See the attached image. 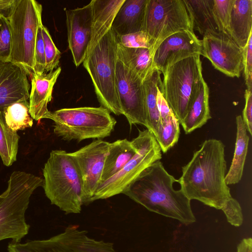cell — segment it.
<instances>
[{
  "mask_svg": "<svg viewBox=\"0 0 252 252\" xmlns=\"http://www.w3.org/2000/svg\"><path fill=\"white\" fill-rule=\"evenodd\" d=\"M178 180L180 189L190 200H197L224 214L227 221L239 227L243 215L238 201L233 198L225 182L226 162L224 145L216 139L205 140L190 160L182 168Z\"/></svg>",
  "mask_w": 252,
  "mask_h": 252,
  "instance_id": "6da1fadb",
  "label": "cell"
},
{
  "mask_svg": "<svg viewBox=\"0 0 252 252\" xmlns=\"http://www.w3.org/2000/svg\"><path fill=\"white\" fill-rule=\"evenodd\" d=\"M177 181L158 160L145 169L123 194L151 212L190 224L196 221L190 200L180 189H174L173 185Z\"/></svg>",
  "mask_w": 252,
  "mask_h": 252,
  "instance_id": "7a4b0ae2",
  "label": "cell"
},
{
  "mask_svg": "<svg viewBox=\"0 0 252 252\" xmlns=\"http://www.w3.org/2000/svg\"><path fill=\"white\" fill-rule=\"evenodd\" d=\"M43 188L52 204L66 214H79L84 205L82 178L69 155L63 150H53L43 168Z\"/></svg>",
  "mask_w": 252,
  "mask_h": 252,
  "instance_id": "3957f363",
  "label": "cell"
},
{
  "mask_svg": "<svg viewBox=\"0 0 252 252\" xmlns=\"http://www.w3.org/2000/svg\"><path fill=\"white\" fill-rule=\"evenodd\" d=\"M43 179L24 171H14L6 189L0 194V241L20 242L29 232L25 213L33 191L43 187Z\"/></svg>",
  "mask_w": 252,
  "mask_h": 252,
  "instance_id": "277c9868",
  "label": "cell"
},
{
  "mask_svg": "<svg viewBox=\"0 0 252 252\" xmlns=\"http://www.w3.org/2000/svg\"><path fill=\"white\" fill-rule=\"evenodd\" d=\"M42 6L34 0H14L7 16L11 35L9 62L27 74L34 73V50L42 22Z\"/></svg>",
  "mask_w": 252,
  "mask_h": 252,
  "instance_id": "5b68a950",
  "label": "cell"
},
{
  "mask_svg": "<svg viewBox=\"0 0 252 252\" xmlns=\"http://www.w3.org/2000/svg\"><path fill=\"white\" fill-rule=\"evenodd\" d=\"M54 122V133L65 141L101 139L113 131L116 121L100 106L63 108L49 111L46 117Z\"/></svg>",
  "mask_w": 252,
  "mask_h": 252,
  "instance_id": "8992f818",
  "label": "cell"
},
{
  "mask_svg": "<svg viewBox=\"0 0 252 252\" xmlns=\"http://www.w3.org/2000/svg\"><path fill=\"white\" fill-rule=\"evenodd\" d=\"M116 35L111 29L83 62L101 106L116 115H123L116 88Z\"/></svg>",
  "mask_w": 252,
  "mask_h": 252,
  "instance_id": "52a82bcc",
  "label": "cell"
},
{
  "mask_svg": "<svg viewBox=\"0 0 252 252\" xmlns=\"http://www.w3.org/2000/svg\"><path fill=\"white\" fill-rule=\"evenodd\" d=\"M200 56L178 61L162 73L163 95L180 124L186 116L203 78Z\"/></svg>",
  "mask_w": 252,
  "mask_h": 252,
  "instance_id": "ba28073f",
  "label": "cell"
},
{
  "mask_svg": "<svg viewBox=\"0 0 252 252\" xmlns=\"http://www.w3.org/2000/svg\"><path fill=\"white\" fill-rule=\"evenodd\" d=\"M131 141L135 149V154L118 172L99 184L92 202L124 193L145 169L161 158L160 147L148 129L139 130L138 136Z\"/></svg>",
  "mask_w": 252,
  "mask_h": 252,
  "instance_id": "9c48e42d",
  "label": "cell"
},
{
  "mask_svg": "<svg viewBox=\"0 0 252 252\" xmlns=\"http://www.w3.org/2000/svg\"><path fill=\"white\" fill-rule=\"evenodd\" d=\"M185 30L194 32L184 0H148L143 31L151 39L152 57L164 39Z\"/></svg>",
  "mask_w": 252,
  "mask_h": 252,
  "instance_id": "30bf717a",
  "label": "cell"
},
{
  "mask_svg": "<svg viewBox=\"0 0 252 252\" xmlns=\"http://www.w3.org/2000/svg\"><path fill=\"white\" fill-rule=\"evenodd\" d=\"M8 252H117L114 244L90 237L77 225H68L63 232L44 240L9 243Z\"/></svg>",
  "mask_w": 252,
  "mask_h": 252,
  "instance_id": "8fae6325",
  "label": "cell"
},
{
  "mask_svg": "<svg viewBox=\"0 0 252 252\" xmlns=\"http://www.w3.org/2000/svg\"><path fill=\"white\" fill-rule=\"evenodd\" d=\"M201 55L226 75L239 78L243 69V49L229 35L221 32L208 33L201 40Z\"/></svg>",
  "mask_w": 252,
  "mask_h": 252,
  "instance_id": "7c38bea8",
  "label": "cell"
},
{
  "mask_svg": "<svg viewBox=\"0 0 252 252\" xmlns=\"http://www.w3.org/2000/svg\"><path fill=\"white\" fill-rule=\"evenodd\" d=\"M116 88L123 115L126 118L130 127L138 124L147 128L143 81L118 58Z\"/></svg>",
  "mask_w": 252,
  "mask_h": 252,
  "instance_id": "4fadbf2b",
  "label": "cell"
},
{
  "mask_svg": "<svg viewBox=\"0 0 252 252\" xmlns=\"http://www.w3.org/2000/svg\"><path fill=\"white\" fill-rule=\"evenodd\" d=\"M110 143L97 139L74 152L69 153L80 174L83 185L84 205L92 198L101 180Z\"/></svg>",
  "mask_w": 252,
  "mask_h": 252,
  "instance_id": "5bb4252c",
  "label": "cell"
},
{
  "mask_svg": "<svg viewBox=\"0 0 252 252\" xmlns=\"http://www.w3.org/2000/svg\"><path fill=\"white\" fill-rule=\"evenodd\" d=\"M202 43L193 32L185 30L164 39L153 54L154 68L163 73L175 62L189 57L201 55Z\"/></svg>",
  "mask_w": 252,
  "mask_h": 252,
  "instance_id": "9a60e30c",
  "label": "cell"
},
{
  "mask_svg": "<svg viewBox=\"0 0 252 252\" xmlns=\"http://www.w3.org/2000/svg\"><path fill=\"white\" fill-rule=\"evenodd\" d=\"M68 47L73 63L78 67L84 61L92 35L91 3L65 11Z\"/></svg>",
  "mask_w": 252,
  "mask_h": 252,
  "instance_id": "2e32d148",
  "label": "cell"
},
{
  "mask_svg": "<svg viewBox=\"0 0 252 252\" xmlns=\"http://www.w3.org/2000/svg\"><path fill=\"white\" fill-rule=\"evenodd\" d=\"M31 85L26 73L10 62L0 63V109L29 98Z\"/></svg>",
  "mask_w": 252,
  "mask_h": 252,
  "instance_id": "e0dca14e",
  "label": "cell"
},
{
  "mask_svg": "<svg viewBox=\"0 0 252 252\" xmlns=\"http://www.w3.org/2000/svg\"><path fill=\"white\" fill-rule=\"evenodd\" d=\"M61 67L42 74L33 73L31 77V90L29 96V113L32 118L39 121L49 112L48 103L52 99L54 86L61 72Z\"/></svg>",
  "mask_w": 252,
  "mask_h": 252,
  "instance_id": "ac0fdd59",
  "label": "cell"
},
{
  "mask_svg": "<svg viewBox=\"0 0 252 252\" xmlns=\"http://www.w3.org/2000/svg\"><path fill=\"white\" fill-rule=\"evenodd\" d=\"M125 0H92V35L86 56L111 30L114 18Z\"/></svg>",
  "mask_w": 252,
  "mask_h": 252,
  "instance_id": "d6986e66",
  "label": "cell"
},
{
  "mask_svg": "<svg viewBox=\"0 0 252 252\" xmlns=\"http://www.w3.org/2000/svg\"><path fill=\"white\" fill-rule=\"evenodd\" d=\"M148 0H125L117 13L111 29L117 35L143 31Z\"/></svg>",
  "mask_w": 252,
  "mask_h": 252,
  "instance_id": "ffe728a7",
  "label": "cell"
},
{
  "mask_svg": "<svg viewBox=\"0 0 252 252\" xmlns=\"http://www.w3.org/2000/svg\"><path fill=\"white\" fill-rule=\"evenodd\" d=\"M228 34L242 49L252 35V0H234Z\"/></svg>",
  "mask_w": 252,
  "mask_h": 252,
  "instance_id": "44dd1931",
  "label": "cell"
},
{
  "mask_svg": "<svg viewBox=\"0 0 252 252\" xmlns=\"http://www.w3.org/2000/svg\"><path fill=\"white\" fill-rule=\"evenodd\" d=\"M117 58L132 73L143 81L155 68L150 49L128 48L117 43Z\"/></svg>",
  "mask_w": 252,
  "mask_h": 252,
  "instance_id": "7402d4cb",
  "label": "cell"
},
{
  "mask_svg": "<svg viewBox=\"0 0 252 252\" xmlns=\"http://www.w3.org/2000/svg\"><path fill=\"white\" fill-rule=\"evenodd\" d=\"M209 98V87L203 78L186 116L180 123L186 134L202 127L211 119Z\"/></svg>",
  "mask_w": 252,
  "mask_h": 252,
  "instance_id": "603a6c76",
  "label": "cell"
},
{
  "mask_svg": "<svg viewBox=\"0 0 252 252\" xmlns=\"http://www.w3.org/2000/svg\"><path fill=\"white\" fill-rule=\"evenodd\" d=\"M193 31L203 36L219 32L213 13V0H184Z\"/></svg>",
  "mask_w": 252,
  "mask_h": 252,
  "instance_id": "cb8c5ba5",
  "label": "cell"
},
{
  "mask_svg": "<svg viewBox=\"0 0 252 252\" xmlns=\"http://www.w3.org/2000/svg\"><path fill=\"white\" fill-rule=\"evenodd\" d=\"M135 153V149L131 141L124 139L110 143L100 184L118 172L133 157Z\"/></svg>",
  "mask_w": 252,
  "mask_h": 252,
  "instance_id": "d4e9b609",
  "label": "cell"
},
{
  "mask_svg": "<svg viewBox=\"0 0 252 252\" xmlns=\"http://www.w3.org/2000/svg\"><path fill=\"white\" fill-rule=\"evenodd\" d=\"M161 72L155 68L152 73L143 81L144 105L147 124V129L156 135L160 120L157 107V93L162 85Z\"/></svg>",
  "mask_w": 252,
  "mask_h": 252,
  "instance_id": "484cf974",
  "label": "cell"
},
{
  "mask_svg": "<svg viewBox=\"0 0 252 252\" xmlns=\"http://www.w3.org/2000/svg\"><path fill=\"white\" fill-rule=\"evenodd\" d=\"M237 134L235 150L228 172L225 177L227 185L238 183L241 180L248 151L249 136L242 116L236 117Z\"/></svg>",
  "mask_w": 252,
  "mask_h": 252,
  "instance_id": "4316f807",
  "label": "cell"
},
{
  "mask_svg": "<svg viewBox=\"0 0 252 252\" xmlns=\"http://www.w3.org/2000/svg\"><path fill=\"white\" fill-rule=\"evenodd\" d=\"M3 110L0 109V156L3 163L9 166L16 160L20 136L6 125Z\"/></svg>",
  "mask_w": 252,
  "mask_h": 252,
  "instance_id": "83f0119b",
  "label": "cell"
},
{
  "mask_svg": "<svg viewBox=\"0 0 252 252\" xmlns=\"http://www.w3.org/2000/svg\"><path fill=\"white\" fill-rule=\"evenodd\" d=\"M3 112L6 125L14 131L32 126L33 119L29 113L28 100L14 103L5 108Z\"/></svg>",
  "mask_w": 252,
  "mask_h": 252,
  "instance_id": "f1b7e54d",
  "label": "cell"
},
{
  "mask_svg": "<svg viewBox=\"0 0 252 252\" xmlns=\"http://www.w3.org/2000/svg\"><path fill=\"white\" fill-rule=\"evenodd\" d=\"M180 122L172 113L160 123L155 135L161 151L166 153L178 141L180 136Z\"/></svg>",
  "mask_w": 252,
  "mask_h": 252,
  "instance_id": "f546056e",
  "label": "cell"
},
{
  "mask_svg": "<svg viewBox=\"0 0 252 252\" xmlns=\"http://www.w3.org/2000/svg\"><path fill=\"white\" fill-rule=\"evenodd\" d=\"M234 0H213V13L219 32L228 34Z\"/></svg>",
  "mask_w": 252,
  "mask_h": 252,
  "instance_id": "4dcf8cb0",
  "label": "cell"
},
{
  "mask_svg": "<svg viewBox=\"0 0 252 252\" xmlns=\"http://www.w3.org/2000/svg\"><path fill=\"white\" fill-rule=\"evenodd\" d=\"M41 30L46 60L45 72H49L59 67L61 53L55 45L48 30L43 25Z\"/></svg>",
  "mask_w": 252,
  "mask_h": 252,
  "instance_id": "1f68e13d",
  "label": "cell"
},
{
  "mask_svg": "<svg viewBox=\"0 0 252 252\" xmlns=\"http://www.w3.org/2000/svg\"><path fill=\"white\" fill-rule=\"evenodd\" d=\"M11 51V35L7 16L0 11V63L9 62Z\"/></svg>",
  "mask_w": 252,
  "mask_h": 252,
  "instance_id": "d6a6232c",
  "label": "cell"
},
{
  "mask_svg": "<svg viewBox=\"0 0 252 252\" xmlns=\"http://www.w3.org/2000/svg\"><path fill=\"white\" fill-rule=\"evenodd\" d=\"M116 39L117 43L126 47L150 49L151 47V39L144 31L123 35H116Z\"/></svg>",
  "mask_w": 252,
  "mask_h": 252,
  "instance_id": "836d02e7",
  "label": "cell"
},
{
  "mask_svg": "<svg viewBox=\"0 0 252 252\" xmlns=\"http://www.w3.org/2000/svg\"><path fill=\"white\" fill-rule=\"evenodd\" d=\"M39 28L34 50V73L42 74L45 72V55L44 44L42 37L41 28Z\"/></svg>",
  "mask_w": 252,
  "mask_h": 252,
  "instance_id": "e575fe53",
  "label": "cell"
},
{
  "mask_svg": "<svg viewBox=\"0 0 252 252\" xmlns=\"http://www.w3.org/2000/svg\"><path fill=\"white\" fill-rule=\"evenodd\" d=\"M243 65L247 89L252 91V35L243 49Z\"/></svg>",
  "mask_w": 252,
  "mask_h": 252,
  "instance_id": "d590c367",
  "label": "cell"
},
{
  "mask_svg": "<svg viewBox=\"0 0 252 252\" xmlns=\"http://www.w3.org/2000/svg\"><path fill=\"white\" fill-rule=\"evenodd\" d=\"M245 105L242 113V120L246 129L252 134V92L246 90L245 93Z\"/></svg>",
  "mask_w": 252,
  "mask_h": 252,
  "instance_id": "8d00e7d4",
  "label": "cell"
},
{
  "mask_svg": "<svg viewBox=\"0 0 252 252\" xmlns=\"http://www.w3.org/2000/svg\"><path fill=\"white\" fill-rule=\"evenodd\" d=\"M157 99V107L161 122L167 118L173 113L163 95L162 85L158 90Z\"/></svg>",
  "mask_w": 252,
  "mask_h": 252,
  "instance_id": "74e56055",
  "label": "cell"
},
{
  "mask_svg": "<svg viewBox=\"0 0 252 252\" xmlns=\"http://www.w3.org/2000/svg\"><path fill=\"white\" fill-rule=\"evenodd\" d=\"M237 252H252V239L251 237L243 239L238 244Z\"/></svg>",
  "mask_w": 252,
  "mask_h": 252,
  "instance_id": "f35d334b",
  "label": "cell"
},
{
  "mask_svg": "<svg viewBox=\"0 0 252 252\" xmlns=\"http://www.w3.org/2000/svg\"><path fill=\"white\" fill-rule=\"evenodd\" d=\"M14 0H0V11L8 10Z\"/></svg>",
  "mask_w": 252,
  "mask_h": 252,
  "instance_id": "ab89813d",
  "label": "cell"
}]
</instances>
